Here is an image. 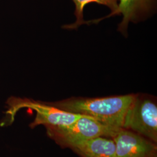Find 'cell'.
Instances as JSON below:
<instances>
[{
    "instance_id": "obj_1",
    "label": "cell",
    "mask_w": 157,
    "mask_h": 157,
    "mask_svg": "<svg viewBox=\"0 0 157 157\" xmlns=\"http://www.w3.org/2000/svg\"><path fill=\"white\" fill-rule=\"evenodd\" d=\"M136 95L115 96L95 98H71L49 102L67 112L89 116L102 124L122 128L124 118Z\"/></svg>"
},
{
    "instance_id": "obj_2",
    "label": "cell",
    "mask_w": 157,
    "mask_h": 157,
    "mask_svg": "<svg viewBox=\"0 0 157 157\" xmlns=\"http://www.w3.org/2000/svg\"><path fill=\"white\" fill-rule=\"evenodd\" d=\"M46 129L51 138L68 144L102 136L114 137L122 128L106 125L91 117L83 115L70 126Z\"/></svg>"
},
{
    "instance_id": "obj_3",
    "label": "cell",
    "mask_w": 157,
    "mask_h": 157,
    "mask_svg": "<svg viewBox=\"0 0 157 157\" xmlns=\"http://www.w3.org/2000/svg\"><path fill=\"white\" fill-rule=\"evenodd\" d=\"M122 128L135 132L157 141V107L150 99L136 96L124 118Z\"/></svg>"
},
{
    "instance_id": "obj_4",
    "label": "cell",
    "mask_w": 157,
    "mask_h": 157,
    "mask_svg": "<svg viewBox=\"0 0 157 157\" xmlns=\"http://www.w3.org/2000/svg\"><path fill=\"white\" fill-rule=\"evenodd\" d=\"M115 157H154L157 147L139 135L121 129L113 137Z\"/></svg>"
},
{
    "instance_id": "obj_5",
    "label": "cell",
    "mask_w": 157,
    "mask_h": 157,
    "mask_svg": "<svg viewBox=\"0 0 157 157\" xmlns=\"http://www.w3.org/2000/svg\"><path fill=\"white\" fill-rule=\"evenodd\" d=\"M157 0H118L116 15H122L118 31L126 35L129 23H137L151 17L157 10Z\"/></svg>"
},
{
    "instance_id": "obj_6",
    "label": "cell",
    "mask_w": 157,
    "mask_h": 157,
    "mask_svg": "<svg viewBox=\"0 0 157 157\" xmlns=\"http://www.w3.org/2000/svg\"><path fill=\"white\" fill-rule=\"evenodd\" d=\"M84 157H115L114 141L102 137L67 144Z\"/></svg>"
},
{
    "instance_id": "obj_7",
    "label": "cell",
    "mask_w": 157,
    "mask_h": 157,
    "mask_svg": "<svg viewBox=\"0 0 157 157\" xmlns=\"http://www.w3.org/2000/svg\"><path fill=\"white\" fill-rule=\"evenodd\" d=\"M75 4V15L76 21L71 25L63 26V28L67 29H76L83 24L86 23L83 19V11L85 6L90 3H97L109 8L111 12L107 17L116 15L118 7V0H72Z\"/></svg>"
}]
</instances>
